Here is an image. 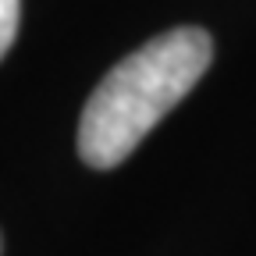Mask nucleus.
<instances>
[{"label":"nucleus","mask_w":256,"mask_h":256,"mask_svg":"<svg viewBox=\"0 0 256 256\" xmlns=\"http://www.w3.org/2000/svg\"><path fill=\"white\" fill-rule=\"evenodd\" d=\"M18 11H22V0H0V60L18 36Z\"/></svg>","instance_id":"nucleus-2"},{"label":"nucleus","mask_w":256,"mask_h":256,"mask_svg":"<svg viewBox=\"0 0 256 256\" xmlns=\"http://www.w3.org/2000/svg\"><path fill=\"white\" fill-rule=\"evenodd\" d=\"M214 57L210 32L196 25L153 36L118 60L86 100L78 118V153L89 168H118L203 78Z\"/></svg>","instance_id":"nucleus-1"}]
</instances>
